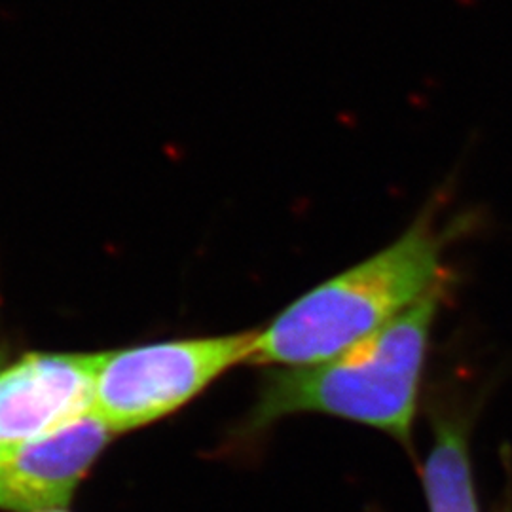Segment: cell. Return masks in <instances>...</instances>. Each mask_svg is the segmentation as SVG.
I'll return each mask as SVG.
<instances>
[{"instance_id":"cell-7","label":"cell","mask_w":512,"mask_h":512,"mask_svg":"<svg viewBox=\"0 0 512 512\" xmlns=\"http://www.w3.org/2000/svg\"><path fill=\"white\" fill-rule=\"evenodd\" d=\"M40 512H71V511H67V507H61V509H50V511H40Z\"/></svg>"},{"instance_id":"cell-3","label":"cell","mask_w":512,"mask_h":512,"mask_svg":"<svg viewBox=\"0 0 512 512\" xmlns=\"http://www.w3.org/2000/svg\"><path fill=\"white\" fill-rule=\"evenodd\" d=\"M255 340L247 330L101 351L93 412L114 435L164 420L226 370L249 363Z\"/></svg>"},{"instance_id":"cell-1","label":"cell","mask_w":512,"mask_h":512,"mask_svg":"<svg viewBox=\"0 0 512 512\" xmlns=\"http://www.w3.org/2000/svg\"><path fill=\"white\" fill-rule=\"evenodd\" d=\"M442 238L429 220L294 300L256 332L253 365H315L353 348L446 283Z\"/></svg>"},{"instance_id":"cell-4","label":"cell","mask_w":512,"mask_h":512,"mask_svg":"<svg viewBox=\"0 0 512 512\" xmlns=\"http://www.w3.org/2000/svg\"><path fill=\"white\" fill-rule=\"evenodd\" d=\"M99 353L0 351V454L92 412Z\"/></svg>"},{"instance_id":"cell-2","label":"cell","mask_w":512,"mask_h":512,"mask_svg":"<svg viewBox=\"0 0 512 512\" xmlns=\"http://www.w3.org/2000/svg\"><path fill=\"white\" fill-rule=\"evenodd\" d=\"M444 289L446 283L329 361L274 372L258 393L251 427L315 412L365 423L408 444L429 334Z\"/></svg>"},{"instance_id":"cell-5","label":"cell","mask_w":512,"mask_h":512,"mask_svg":"<svg viewBox=\"0 0 512 512\" xmlns=\"http://www.w3.org/2000/svg\"><path fill=\"white\" fill-rule=\"evenodd\" d=\"M112 437V429L92 410L0 454V511L67 507Z\"/></svg>"},{"instance_id":"cell-6","label":"cell","mask_w":512,"mask_h":512,"mask_svg":"<svg viewBox=\"0 0 512 512\" xmlns=\"http://www.w3.org/2000/svg\"><path fill=\"white\" fill-rule=\"evenodd\" d=\"M423 488L431 512H478L467 440L456 423L437 425L435 444L423 465Z\"/></svg>"}]
</instances>
